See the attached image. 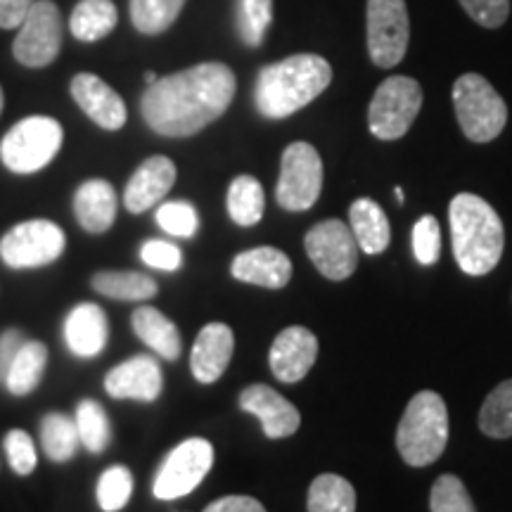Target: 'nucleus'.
<instances>
[{
    "instance_id": "obj_25",
    "label": "nucleus",
    "mask_w": 512,
    "mask_h": 512,
    "mask_svg": "<svg viewBox=\"0 0 512 512\" xmlns=\"http://www.w3.org/2000/svg\"><path fill=\"white\" fill-rule=\"evenodd\" d=\"M119 12L112 0H81L69 17V31L83 43H98L117 29Z\"/></svg>"
},
{
    "instance_id": "obj_13",
    "label": "nucleus",
    "mask_w": 512,
    "mask_h": 512,
    "mask_svg": "<svg viewBox=\"0 0 512 512\" xmlns=\"http://www.w3.org/2000/svg\"><path fill=\"white\" fill-rule=\"evenodd\" d=\"M311 264L328 280H347L356 271L358 242L344 221L328 219L316 223L304 238Z\"/></svg>"
},
{
    "instance_id": "obj_17",
    "label": "nucleus",
    "mask_w": 512,
    "mask_h": 512,
    "mask_svg": "<svg viewBox=\"0 0 512 512\" xmlns=\"http://www.w3.org/2000/svg\"><path fill=\"white\" fill-rule=\"evenodd\" d=\"M240 408L259 418L268 439L292 437L302 425V415L283 394L266 384H252L240 394Z\"/></svg>"
},
{
    "instance_id": "obj_27",
    "label": "nucleus",
    "mask_w": 512,
    "mask_h": 512,
    "mask_svg": "<svg viewBox=\"0 0 512 512\" xmlns=\"http://www.w3.org/2000/svg\"><path fill=\"white\" fill-rule=\"evenodd\" d=\"M48 366V347L43 342H24L19 354L5 377V387L10 394L27 396L41 384Z\"/></svg>"
},
{
    "instance_id": "obj_2",
    "label": "nucleus",
    "mask_w": 512,
    "mask_h": 512,
    "mask_svg": "<svg viewBox=\"0 0 512 512\" xmlns=\"http://www.w3.org/2000/svg\"><path fill=\"white\" fill-rule=\"evenodd\" d=\"M332 81V67L320 55L302 53L268 64L256 76L254 102L266 119H287L311 105Z\"/></svg>"
},
{
    "instance_id": "obj_29",
    "label": "nucleus",
    "mask_w": 512,
    "mask_h": 512,
    "mask_svg": "<svg viewBox=\"0 0 512 512\" xmlns=\"http://www.w3.org/2000/svg\"><path fill=\"white\" fill-rule=\"evenodd\" d=\"M41 444L46 456L53 463H67L76 456L79 448V430H76L74 418L64 413H48L41 420Z\"/></svg>"
},
{
    "instance_id": "obj_23",
    "label": "nucleus",
    "mask_w": 512,
    "mask_h": 512,
    "mask_svg": "<svg viewBox=\"0 0 512 512\" xmlns=\"http://www.w3.org/2000/svg\"><path fill=\"white\" fill-rule=\"evenodd\" d=\"M133 332L143 339L155 354H159L166 361H176L181 356L183 342L181 332H178L174 320H169L159 309L152 306H140L131 316Z\"/></svg>"
},
{
    "instance_id": "obj_1",
    "label": "nucleus",
    "mask_w": 512,
    "mask_h": 512,
    "mask_svg": "<svg viewBox=\"0 0 512 512\" xmlns=\"http://www.w3.org/2000/svg\"><path fill=\"white\" fill-rule=\"evenodd\" d=\"M235 91L238 81L228 64L202 62L147 86L140 112L159 136L190 138L226 114Z\"/></svg>"
},
{
    "instance_id": "obj_3",
    "label": "nucleus",
    "mask_w": 512,
    "mask_h": 512,
    "mask_svg": "<svg viewBox=\"0 0 512 512\" xmlns=\"http://www.w3.org/2000/svg\"><path fill=\"white\" fill-rule=\"evenodd\" d=\"M453 254L460 271L486 275L494 271L503 256L505 230L501 216L489 202L472 192H460L448 207Z\"/></svg>"
},
{
    "instance_id": "obj_24",
    "label": "nucleus",
    "mask_w": 512,
    "mask_h": 512,
    "mask_svg": "<svg viewBox=\"0 0 512 512\" xmlns=\"http://www.w3.org/2000/svg\"><path fill=\"white\" fill-rule=\"evenodd\" d=\"M349 228L358 242V249L366 254H380L389 247L392 228L380 204L361 197L349 207Z\"/></svg>"
},
{
    "instance_id": "obj_33",
    "label": "nucleus",
    "mask_w": 512,
    "mask_h": 512,
    "mask_svg": "<svg viewBox=\"0 0 512 512\" xmlns=\"http://www.w3.org/2000/svg\"><path fill=\"white\" fill-rule=\"evenodd\" d=\"M76 430H79L81 444L88 448L91 453H102L112 441V425L110 418H107L105 408L100 406L98 401L86 399L79 403L74 415Z\"/></svg>"
},
{
    "instance_id": "obj_47",
    "label": "nucleus",
    "mask_w": 512,
    "mask_h": 512,
    "mask_svg": "<svg viewBox=\"0 0 512 512\" xmlns=\"http://www.w3.org/2000/svg\"><path fill=\"white\" fill-rule=\"evenodd\" d=\"M396 200L403 202V190L401 188H396Z\"/></svg>"
},
{
    "instance_id": "obj_14",
    "label": "nucleus",
    "mask_w": 512,
    "mask_h": 512,
    "mask_svg": "<svg viewBox=\"0 0 512 512\" xmlns=\"http://www.w3.org/2000/svg\"><path fill=\"white\" fill-rule=\"evenodd\" d=\"M318 356V339L309 328L292 325L273 339L268 363L280 382L294 384L309 375Z\"/></svg>"
},
{
    "instance_id": "obj_28",
    "label": "nucleus",
    "mask_w": 512,
    "mask_h": 512,
    "mask_svg": "<svg viewBox=\"0 0 512 512\" xmlns=\"http://www.w3.org/2000/svg\"><path fill=\"white\" fill-rule=\"evenodd\" d=\"M228 214L238 226H256L264 216L266 209V197H264V188L261 183L256 181L254 176H238L233 178L228 188Z\"/></svg>"
},
{
    "instance_id": "obj_32",
    "label": "nucleus",
    "mask_w": 512,
    "mask_h": 512,
    "mask_svg": "<svg viewBox=\"0 0 512 512\" xmlns=\"http://www.w3.org/2000/svg\"><path fill=\"white\" fill-rule=\"evenodd\" d=\"M479 427L491 439L512 437V380H505L486 396L479 411Z\"/></svg>"
},
{
    "instance_id": "obj_46",
    "label": "nucleus",
    "mask_w": 512,
    "mask_h": 512,
    "mask_svg": "<svg viewBox=\"0 0 512 512\" xmlns=\"http://www.w3.org/2000/svg\"><path fill=\"white\" fill-rule=\"evenodd\" d=\"M3 105H5V98H3V88H0V114H3Z\"/></svg>"
},
{
    "instance_id": "obj_43",
    "label": "nucleus",
    "mask_w": 512,
    "mask_h": 512,
    "mask_svg": "<svg viewBox=\"0 0 512 512\" xmlns=\"http://www.w3.org/2000/svg\"><path fill=\"white\" fill-rule=\"evenodd\" d=\"M36 0H0V29H17Z\"/></svg>"
},
{
    "instance_id": "obj_44",
    "label": "nucleus",
    "mask_w": 512,
    "mask_h": 512,
    "mask_svg": "<svg viewBox=\"0 0 512 512\" xmlns=\"http://www.w3.org/2000/svg\"><path fill=\"white\" fill-rule=\"evenodd\" d=\"M204 512H266V508L252 496H223L209 503Z\"/></svg>"
},
{
    "instance_id": "obj_6",
    "label": "nucleus",
    "mask_w": 512,
    "mask_h": 512,
    "mask_svg": "<svg viewBox=\"0 0 512 512\" xmlns=\"http://www.w3.org/2000/svg\"><path fill=\"white\" fill-rule=\"evenodd\" d=\"M458 124L472 143H491L503 133L508 105L484 76L463 74L453 86Z\"/></svg>"
},
{
    "instance_id": "obj_20",
    "label": "nucleus",
    "mask_w": 512,
    "mask_h": 512,
    "mask_svg": "<svg viewBox=\"0 0 512 512\" xmlns=\"http://www.w3.org/2000/svg\"><path fill=\"white\" fill-rule=\"evenodd\" d=\"M235 337L226 323H209L200 330L190 354V370L197 382L211 384L226 373L233 358Z\"/></svg>"
},
{
    "instance_id": "obj_35",
    "label": "nucleus",
    "mask_w": 512,
    "mask_h": 512,
    "mask_svg": "<svg viewBox=\"0 0 512 512\" xmlns=\"http://www.w3.org/2000/svg\"><path fill=\"white\" fill-rule=\"evenodd\" d=\"M133 494V475L124 465H112L98 479V505L105 512H119Z\"/></svg>"
},
{
    "instance_id": "obj_16",
    "label": "nucleus",
    "mask_w": 512,
    "mask_h": 512,
    "mask_svg": "<svg viewBox=\"0 0 512 512\" xmlns=\"http://www.w3.org/2000/svg\"><path fill=\"white\" fill-rule=\"evenodd\" d=\"M164 387L162 368L155 358L150 356H133L128 361L119 363L105 377V389L112 399H131L152 403L159 399Z\"/></svg>"
},
{
    "instance_id": "obj_34",
    "label": "nucleus",
    "mask_w": 512,
    "mask_h": 512,
    "mask_svg": "<svg viewBox=\"0 0 512 512\" xmlns=\"http://www.w3.org/2000/svg\"><path fill=\"white\" fill-rule=\"evenodd\" d=\"M271 19L273 0H238V29L245 46L259 48L264 43Z\"/></svg>"
},
{
    "instance_id": "obj_42",
    "label": "nucleus",
    "mask_w": 512,
    "mask_h": 512,
    "mask_svg": "<svg viewBox=\"0 0 512 512\" xmlns=\"http://www.w3.org/2000/svg\"><path fill=\"white\" fill-rule=\"evenodd\" d=\"M24 335L15 328L5 330L3 335H0V382H5V377H8V370L12 366V361H15L19 349L24 347Z\"/></svg>"
},
{
    "instance_id": "obj_22",
    "label": "nucleus",
    "mask_w": 512,
    "mask_h": 512,
    "mask_svg": "<svg viewBox=\"0 0 512 512\" xmlns=\"http://www.w3.org/2000/svg\"><path fill=\"white\" fill-rule=\"evenodd\" d=\"M107 316L98 304H79L69 311L64 320V339L72 354L81 358H93L107 347Z\"/></svg>"
},
{
    "instance_id": "obj_36",
    "label": "nucleus",
    "mask_w": 512,
    "mask_h": 512,
    "mask_svg": "<svg viewBox=\"0 0 512 512\" xmlns=\"http://www.w3.org/2000/svg\"><path fill=\"white\" fill-rule=\"evenodd\" d=\"M432 512H477L465 484L456 475H441L432 486Z\"/></svg>"
},
{
    "instance_id": "obj_11",
    "label": "nucleus",
    "mask_w": 512,
    "mask_h": 512,
    "mask_svg": "<svg viewBox=\"0 0 512 512\" xmlns=\"http://www.w3.org/2000/svg\"><path fill=\"white\" fill-rule=\"evenodd\" d=\"M211 465H214V446L207 439L192 437L181 441L159 467L155 484H152L155 498L176 501L192 494L209 475Z\"/></svg>"
},
{
    "instance_id": "obj_39",
    "label": "nucleus",
    "mask_w": 512,
    "mask_h": 512,
    "mask_svg": "<svg viewBox=\"0 0 512 512\" xmlns=\"http://www.w3.org/2000/svg\"><path fill=\"white\" fill-rule=\"evenodd\" d=\"M5 453H8V463L12 467V472H17V475L27 477L36 470L38 456L34 439H31L24 430H10L5 434Z\"/></svg>"
},
{
    "instance_id": "obj_18",
    "label": "nucleus",
    "mask_w": 512,
    "mask_h": 512,
    "mask_svg": "<svg viewBox=\"0 0 512 512\" xmlns=\"http://www.w3.org/2000/svg\"><path fill=\"white\" fill-rule=\"evenodd\" d=\"M176 183V164L169 157L155 155L147 157L143 164L133 171L124 190V207L131 214H143L152 209L169 195Z\"/></svg>"
},
{
    "instance_id": "obj_45",
    "label": "nucleus",
    "mask_w": 512,
    "mask_h": 512,
    "mask_svg": "<svg viewBox=\"0 0 512 512\" xmlns=\"http://www.w3.org/2000/svg\"><path fill=\"white\" fill-rule=\"evenodd\" d=\"M143 79H145V83H147V86H152V83H155V81L159 79V76H157L155 72H150V69H147V72L143 74Z\"/></svg>"
},
{
    "instance_id": "obj_38",
    "label": "nucleus",
    "mask_w": 512,
    "mask_h": 512,
    "mask_svg": "<svg viewBox=\"0 0 512 512\" xmlns=\"http://www.w3.org/2000/svg\"><path fill=\"white\" fill-rule=\"evenodd\" d=\"M413 252L422 266H432L441 254V228L432 214H425L413 226Z\"/></svg>"
},
{
    "instance_id": "obj_41",
    "label": "nucleus",
    "mask_w": 512,
    "mask_h": 512,
    "mask_svg": "<svg viewBox=\"0 0 512 512\" xmlns=\"http://www.w3.org/2000/svg\"><path fill=\"white\" fill-rule=\"evenodd\" d=\"M140 259L150 268H159V271L174 273L183 264V254L174 242L166 240H147L143 249H140Z\"/></svg>"
},
{
    "instance_id": "obj_40",
    "label": "nucleus",
    "mask_w": 512,
    "mask_h": 512,
    "mask_svg": "<svg viewBox=\"0 0 512 512\" xmlns=\"http://www.w3.org/2000/svg\"><path fill=\"white\" fill-rule=\"evenodd\" d=\"M463 10L486 29L503 27L510 15V0H460Z\"/></svg>"
},
{
    "instance_id": "obj_21",
    "label": "nucleus",
    "mask_w": 512,
    "mask_h": 512,
    "mask_svg": "<svg viewBox=\"0 0 512 512\" xmlns=\"http://www.w3.org/2000/svg\"><path fill=\"white\" fill-rule=\"evenodd\" d=\"M74 214L86 233H107L117 221V190L102 178L81 183L74 195Z\"/></svg>"
},
{
    "instance_id": "obj_4",
    "label": "nucleus",
    "mask_w": 512,
    "mask_h": 512,
    "mask_svg": "<svg viewBox=\"0 0 512 512\" xmlns=\"http://www.w3.org/2000/svg\"><path fill=\"white\" fill-rule=\"evenodd\" d=\"M448 441V411L437 392L415 394L396 430V448L411 467L432 465Z\"/></svg>"
},
{
    "instance_id": "obj_37",
    "label": "nucleus",
    "mask_w": 512,
    "mask_h": 512,
    "mask_svg": "<svg viewBox=\"0 0 512 512\" xmlns=\"http://www.w3.org/2000/svg\"><path fill=\"white\" fill-rule=\"evenodd\" d=\"M157 226L164 230V233L176 235V238H192L200 228V216H197V209L192 207L190 202L174 200L164 202L162 207L157 209Z\"/></svg>"
},
{
    "instance_id": "obj_15",
    "label": "nucleus",
    "mask_w": 512,
    "mask_h": 512,
    "mask_svg": "<svg viewBox=\"0 0 512 512\" xmlns=\"http://www.w3.org/2000/svg\"><path fill=\"white\" fill-rule=\"evenodd\" d=\"M69 91H72V98L81 107V112L105 131H119L126 124V102L100 76L88 72L76 74L69 83Z\"/></svg>"
},
{
    "instance_id": "obj_9",
    "label": "nucleus",
    "mask_w": 512,
    "mask_h": 512,
    "mask_svg": "<svg viewBox=\"0 0 512 512\" xmlns=\"http://www.w3.org/2000/svg\"><path fill=\"white\" fill-rule=\"evenodd\" d=\"M67 247V235L53 221L34 219L10 228L0 240V259L5 266L41 268L57 261Z\"/></svg>"
},
{
    "instance_id": "obj_5",
    "label": "nucleus",
    "mask_w": 512,
    "mask_h": 512,
    "mask_svg": "<svg viewBox=\"0 0 512 512\" xmlns=\"http://www.w3.org/2000/svg\"><path fill=\"white\" fill-rule=\"evenodd\" d=\"M64 140L62 124L53 117H27L0 140V162L12 174H36L46 169L60 152Z\"/></svg>"
},
{
    "instance_id": "obj_31",
    "label": "nucleus",
    "mask_w": 512,
    "mask_h": 512,
    "mask_svg": "<svg viewBox=\"0 0 512 512\" xmlns=\"http://www.w3.org/2000/svg\"><path fill=\"white\" fill-rule=\"evenodd\" d=\"M309 512H356V491L339 475H318L309 489Z\"/></svg>"
},
{
    "instance_id": "obj_12",
    "label": "nucleus",
    "mask_w": 512,
    "mask_h": 512,
    "mask_svg": "<svg viewBox=\"0 0 512 512\" xmlns=\"http://www.w3.org/2000/svg\"><path fill=\"white\" fill-rule=\"evenodd\" d=\"M411 38L406 0H368V53L380 69L403 60Z\"/></svg>"
},
{
    "instance_id": "obj_8",
    "label": "nucleus",
    "mask_w": 512,
    "mask_h": 512,
    "mask_svg": "<svg viewBox=\"0 0 512 512\" xmlns=\"http://www.w3.org/2000/svg\"><path fill=\"white\" fill-rule=\"evenodd\" d=\"M323 190V159L309 143H292L280 159L275 200L287 211H306L318 202Z\"/></svg>"
},
{
    "instance_id": "obj_10",
    "label": "nucleus",
    "mask_w": 512,
    "mask_h": 512,
    "mask_svg": "<svg viewBox=\"0 0 512 512\" xmlns=\"http://www.w3.org/2000/svg\"><path fill=\"white\" fill-rule=\"evenodd\" d=\"M62 50V15L53 0H36L17 27L12 55L22 67L41 69L57 60Z\"/></svg>"
},
{
    "instance_id": "obj_7",
    "label": "nucleus",
    "mask_w": 512,
    "mask_h": 512,
    "mask_svg": "<svg viewBox=\"0 0 512 512\" xmlns=\"http://www.w3.org/2000/svg\"><path fill=\"white\" fill-rule=\"evenodd\" d=\"M422 107V88L411 76H389L377 86L368 107L370 133L380 140H399L408 133Z\"/></svg>"
},
{
    "instance_id": "obj_19",
    "label": "nucleus",
    "mask_w": 512,
    "mask_h": 512,
    "mask_svg": "<svg viewBox=\"0 0 512 512\" xmlns=\"http://www.w3.org/2000/svg\"><path fill=\"white\" fill-rule=\"evenodd\" d=\"M230 273L240 283L259 285L266 290H283L292 278V261L275 247H256L235 256Z\"/></svg>"
},
{
    "instance_id": "obj_30",
    "label": "nucleus",
    "mask_w": 512,
    "mask_h": 512,
    "mask_svg": "<svg viewBox=\"0 0 512 512\" xmlns=\"http://www.w3.org/2000/svg\"><path fill=\"white\" fill-rule=\"evenodd\" d=\"M185 0H128L131 22L140 34L159 36L176 24Z\"/></svg>"
},
{
    "instance_id": "obj_26",
    "label": "nucleus",
    "mask_w": 512,
    "mask_h": 512,
    "mask_svg": "<svg viewBox=\"0 0 512 512\" xmlns=\"http://www.w3.org/2000/svg\"><path fill=\"white\" fill-rule=\"evenodd\" d=\"M93 290L119 302H147L157 297L155 278L136 271H100L91 280Z\"/></svg>"
}]
</instances>
